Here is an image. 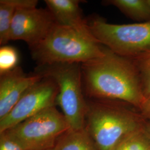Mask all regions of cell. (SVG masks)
I'll return each mask as SVG.
<instances>
[{"mask_svg":"<svg viewBox=\"0 0 150 150\" xmlns=\"http://www.w3.org/2000/svg\"><path fill=\"white\" fill-rule=\"evenodd\" d=\"M81 65L84 93L90 98L117 100L139 109L145 101L133 59L104 46L102 56Z\"/></svg>","mask_w":150,"mask_h":150,"instance_id":"1","label":"cell"},{"mask_svg":"<svg viewBox=\"0 0 150 150\" xmlns=\"http://www.w3.org/2000/svg\"><path fill=\"white\" fill-rule=\"evenodd\" d=\"M30 49L38 66L57 63L81 64L104 54V46L94 37L88 23L80 27L56 23L43 40Z\"/></svg>","mask_w":150,"mask_h":150,"instance_id":"2","label":"cell"},{"mask_svg":"<svg viewBox=\"0 0 150 150\" xmlns=\"http://www.w3.org/2000/svg\"><path fill=\"white\" fill-rule=\"evenodd\" d=\"M87 101L85 129L98 150H114L123 139L142 129V115L120 105V101L91 98Z\"/></svg>","mask_w":150,"mask_h":150,"instance_id":"3","label":"cell"},{"mask_svg":"<svg viewBox=\"0 0 150 150\" xmlns=\"http://www.w3.org/2000/svg\"><path fill=\"white\" fill-rule=\"evenodd\" d=\"M78 63H57L38 66L36 73L52 79L59 93L57 103L72 130L85 128L87 101L82 85L81 65Z\"/></svg>","mask_w":150,"mask_h":150,"instance_id":"4","label":"cell"},{"mask_svg":"<svg viewBox=\"0 0 150 150\" xmlns=\"http://www.w3.org/2000/svg\"><path fill=\"white\" fill-rule=\"evenodd\" d=\"M87 23L97 40L120 56L132 59L150 50V22L119 25L93 17Z\"/></svg>","mask_w":150,"mask_h":150,"instance_id":"5","label":"cell"},{"mask_svg":"<svg viewBox=\"0 0 150 150\" xmlns=\"http://www.w3.org/2000/svg\"><path fill=\"white\" fill-rule=\"evenodd\" d=\"M70 129L63 113L54 106L4 132L25 150H54L59 137Z\"/></svg>","mask_w":150,"mask_h":150,"instance_id":"6","label":"cell"},{"mask_svg":"<svg viewBox=\"0 0 150 150\" xmlns=\"http://www.w3.org/2000/svg\"><path fill=\"white\" fill-rule=\"evenodd\" d=\"M59 93L56 82L50 77L42 76L27 89L11 111L0 119V133L48 107L55 106Z\"/></svg>","mask_w":150,"mask_h":150,"instance_id":"7","label":"cell"},{"mask_svg":"<svg viewBox=\"0 0 150 150\" xmlns=\"http://www.w3.org/2000/svg\"><path fill=\"white\" fill-rule=\"evenodd\" d=\"M56 23L48 9L19 8L12 22L10 40L23 41L31 48L45 38Z\"/></svg>","mask_w":150,"mask_h":150,"instance_id":"8","label":"cell"},{"mask_svg":"<svg viewBox=\"0 0 150 150\" xmlns=\"http://www.w3.org/2000/svg\"><path fill=\"white\" fill-rule=\"evenodd\" d=\"M0 75L1 119L11 111L27 89L40 80L42 76L36 72L27 76L20 66Z\"/></svg>","mask_w":150,"mask_h":150,"instance_id":"9","label":"cell"},{"mask_svg":"<svg viewBox=\"0 0 150 150\" xmlns=\"http://www.w3.org/2000/svg\"><path fill=\"white\" fill-rule=\"evenodd\" d=\"M49 11L56 22L61 25L80 27L87 24L81 9L80 0H45Z\"/></svg>","mask_w":150,"mask_h":150,"instance_id":"10","label":"cell"},{"mask_svg":"<svg viewBox=\"0 0 150 150\" xmlns=\"http://www.w3.org/2000/svg\"><path fill=\"white\" fill-rule=\"evenodd\" d=\"M37 0L0 1V45L5 46L10 40L11 24L16 11L21 8L37 7Z\"/></svg>","mask_w":150,"mask_h":150,"instance_id":"11","label":"cell"},{"mask_svg":"<svg viewBox=\"0 0 150 150\" xmlns=\"http://www.w3.org/2000/svg\"><path fill=\"white\" fill-rule=\"evenodd\" d=\"M54 150H98L86 129H69L59 137Z\"/></svg>","mask_w":150,"mask_h":150,"instance_id":"12","label":"cell"},{"mask_svg":"<svg viewBox=\"0 0 150 150\" xmlns=\"http://www.w3.org/2000/svg\"><path fill=\"white\" fill-rule=\"evenodd\" d=\"M105 4L116 7L123 15L138 23L150 22L149 0H108Z\"/></svg>","mask_w":150,"mask_h":150,"instance_id":"13","label":"cell"},{"mask_svg":"<svg viewBox=\"0 0 150 150\" xmlns=\"http://www.w3.org/2000/svg\"><path fill=\"white\" fill-rule=\"evenodd\" d=\"M138 70L145 100L150 98V50L132 59Z\"/></svg>","mask_w":150,"mask_h":150,"instance_id":"14","label":"cell"},{"mask_svg":"<svg viewBox=\"0 0 150 150\" xmlns=\"http://www.w3.org/2000/svg\"><path fill=\"white\" fill-rule=\"evenodd\" d=\"M114 150H150V139L144 126L123 139Z\"/></svg>","mask_w":150,"mask_h":150,"instance_id":"15","label":"cell"},{"mask_svg":"<svg viewBox=\"0 0 150 150\" xmlns=\"http://www.w3.org/2000/svg\"><path fill=\"white\" fill-rule=\"evenodd\" d=\"M18 55L16 49L9 46L0 48V75L10 71L17 66Z\"/></svg>","mask_w":150,"mask_h":150,"instance_id":"16","label":"cell"},{"mask_svg":"<svg viewBox=\"0 0 150 150\" xmlns=\"http://www.w3.org/2000/svg\"><path fill=\"white\" fill-rule=\"evenodd\" d=\"M0 150H25L6 132L0 133Z\"/></svg>","mask_w":150,"mask_h":150,"instance_id":"17","label":"cell"},{"mask_svg":"<svg viewBox=\"0 0 150 150\" xmlns=\"http://www.w3.org/2000/svg\"><path fill=\"white\" fill-rule=\"evenodd\" d=\"M139 110L142 116L150 122V98L145 100Z\"/></svg>","mask_w":150,"mask_h":150,"instance_id":"18","label":"cell"},{"mask_svg":"<svg viewBox=\"0 0 150 150\" xmlns=\"http://www.w3.org/2000/svg\"><path fill=\"white\" fill-rule=\"evenodd\" d=\"M144 130L145 131V134L150 139V122L147 121L146 120L144 125Z\"/></svg>","mask_w":150,"mask_h":150,"instance_id":"19","label":"cell"},{"mask_svg":"<svg viewBox=\"0 0 150 150\" xmlns=\"http://www.w3.org/2000/svg\"><path fill=\"white\" fill-rule=\"evenodd\" d=\"M149 2H150V0H149Z\"/></svg>","mask_w":150,"mask_h":150,"instance_id":"20","label":"cell"}]
</instances>
